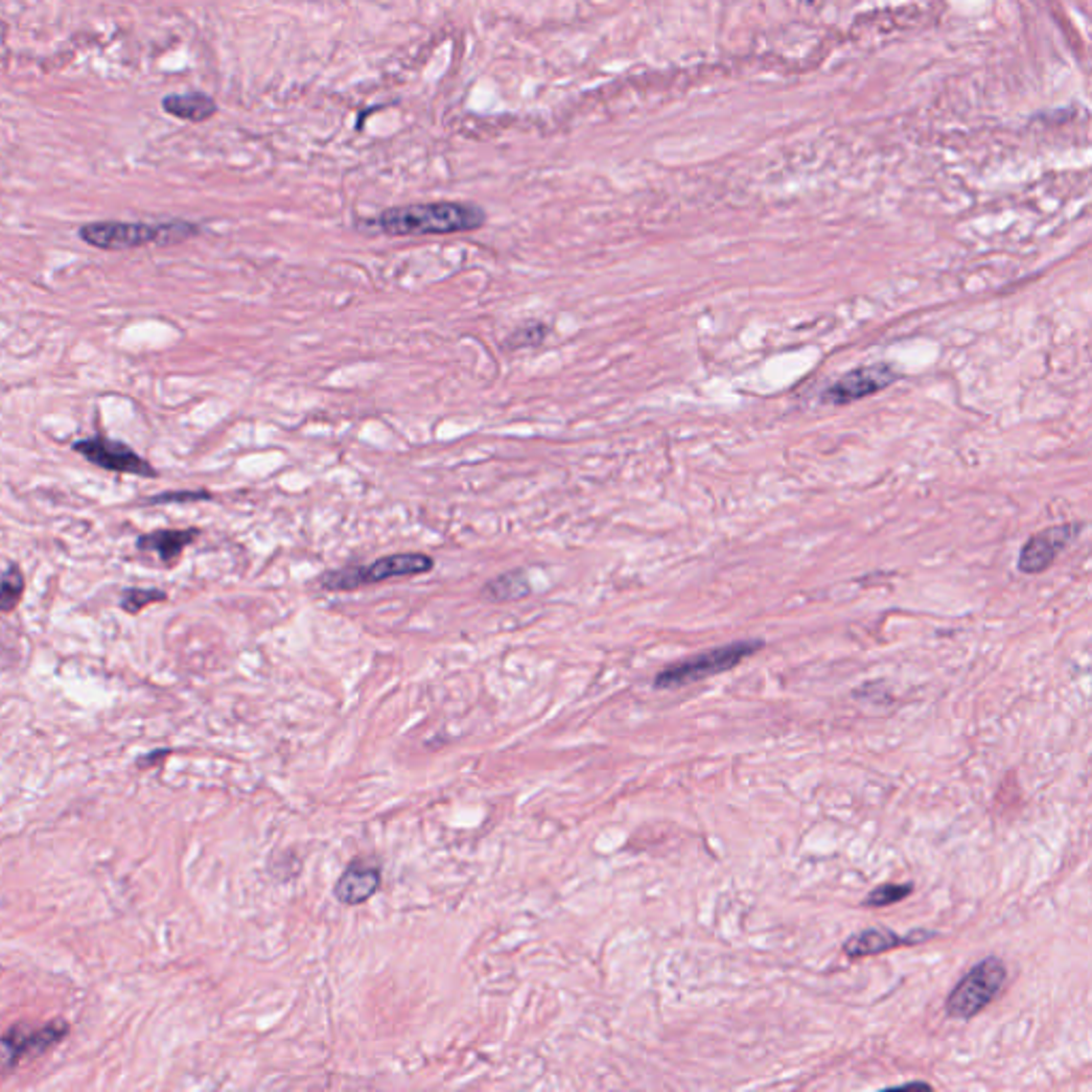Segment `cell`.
<instances>
[{
    "label": "cell",
    "mask_w": 1092,
    "mask_h": 1092,
    "mask_svg": "<svg viewBox=\"0 0 1092 1092\" xmlns=\"http://www.w3.org/2000/svg\"><path fill=\"white\" fill-rule=\"evenodd\" d=\"M759 649H764V640L752 639V640H738L724 644V647H715L705 653L691 655V658L672 663V666L663 668L658 677H655L653 687L655 689H681L691 683L705 681L715 674L728 672L743 663L747 658H752Z\"/></svg>",
    "instance_id": "cell-3"
},
{
    "label": "cell",
    "mask_w": 1092,
    "mask_h": 1092,
    "mask_svg": "<svg viewBox=\"0 0 1092 1092\" xmlns=\"http://www.w3.org/2000/svg\"><path fill=\"white\" fill-rule=\"evenodd\" d=\"M73 451L80 453L85 461H90L92 465H99V468L107 470V472L132 474V476H141V478L158 476L156 470L151 468V465L144 457H139V454L132 451L130 446H127L125 442H118V440H109V438H105V435H97V438L75 442Z\"/></svg>",
    "instance_id": "cell-7"
},
{
    "label": "cell",
    "mask_w": 1092,
    "mask_h": 1092,
    "mask_svg": "<svg viewBox=\"0 0 1092 1092\" xmlns=\"http://www.w3.org/2000/svg\"><path fill=\"white\" fill-rule=\"evenodd\" d=\"M487 222L482 207L459 201L414 203L384 210L369 224L388 237H423L478 231Z\"/></svg>",
    "instance_id": "cell-1"
},
{
    "label": "cell",
    "mask_w": 1092,
    "mask_h": 1092,
    "mask_svg": "<svg viewBox=\"0 0 1092 1092\" xmlns=\"http://www.w3.org/2000/svg\"><path fill=\"white\" fill-rule=\"evenodd\" d=\"M531 593V585H529V578L525 569H510V572H504L493 578L487 585L482 587V597H487L489 602H515V600H523Z\"/></svg>",
    "instance_id": "cell-14"
},
{
    "label": "cell",
    "mask_w": 1092,
    "mask_h": 1092,
    "mask_svg": "<svg viewBox=\"0 0 1092 1092\" xmlns=\"http://www.w3.org/2000/svg\"><path fill=\"white\" fill-rule=\"evenodd\" d=\"M163 109L169 113V116L179 120L205 122L218 111V105L210 94L186 92V94H169V97L163 99Z\"/></svg>",
    "instance_id": "cell-13"
},
{
    "label": "cell",
    "mask_w": 1092,
    "mask_h": 1092,
    "mask_svg": "<svg viewBox=\"0 0 1092 1092\" xmlns=\"http://www.w3.org/2000/svg\"><path fill=\"white\" fill-rule=\"evenodd\" d=\"M198 235V226L186 221H174L163 224L148 222H90L80 229V237L99 250H132L148 244L174 245Z\"/></svg>",
    "instance_id": "cell-2"
},
{
    "label": "cell",
    "mask_w": 1092,
    "mask_h": 1092,
    "mask_svg": "<svg viewBox=\"0 0 1092 1092\" xmlns=\"http://www.w3.org/2000/svg\"><path fill=\"white\" fill-rule=\"evenodd\" d=\"M197 536L198 529H156L139 536L137 548L141 553H154L165 566H174Z\"/></svg>",
    "instance_id": "cell-12"
},
{
    "label": "cell",
    "mask_w": 1092,
    "mask_h": 1092,
    "mask_svg": "<svg viewBox=\"0 0 1092 1092\" xmlns=\"http://www.w3.org/2000/svg\"><path fill=\"white\" fill-rule=\"evenodd\" d=\"M66 1033H69V1024L64 1020L47 1022L39 1029L15 1024L0 1037V1069H13L26 1058L39 1057L60 1043Z\"/></svg>",
    "instance_id": "cell-6"
},
{
    "label": "cell",
    "mask_w": 1092,
    "mask_h": 1092,
    "mask_svg": "<svg viewBox=\"0 0 1092 1092\" xmlns=\"http://www.w3.org/2000/svg\"><path fill=\"white\" fill-rule=\"evenodd\" d=\"M548 337V327L545 322L529 320L525 325L517 327L506 339L508 350H523V348H538Z\"/></svg>",
    "instance_id": "cell-17"
},
{
    "label": "cell",
    "mask_w": 1092,
    "mask_h": 1092,
    "mask_svg": "<svg viewBox=\"0 0 1092 1092\" xmlns=\"http://www.w3.org/2000/svg\"><path fill=\"white\" fill-rule=\"evenodd\" d=\"M935 935L937 933H930V930H914L911 935H898L895 930L888 928H867L860 930L856 935H851L848 941L843 943V952L853 958V961H858V958L879 956L903 945H916L928 941V939Z\"/></svg>",
    "instance_id": "cell-10"
},
{
    "label": "cell",
    "mask_w": 1092,
    "mask_h": 1092,
    "mask_svg": "<svg viewBox=\"0 0 1092 1092\" xmlns=\"http://www.w3.org/2000/svg\"><path fill=\"white\" fill-rule=\"evenodd\" d=\"M433 564V559L425 553H395L380 557L369 566L329 569L318 578V585L327 592H355L359 587L393 581V578L427 574L431 572Z\"/></svg>",
    "instance_id": "cell-4"
},
{
    "label": "cell",
    "mask_w": 1092,
    "mask_h": 1092,
    "mask_svg": "<svg viewBox=\"0 0 1092 1092\" xmlns=\"http://www.w3.org/2000/svg\"><path fill=\"white\" fill-rule=\"evenodd\" d=\"M1078 534V525L1065 523L1037 531L1029 538V543L1020 548L1018 569L1024 574H1041L1057 562V557L1065 550L1071 540Z\"/></svg>",
    "instance_id": "cell-9"
},
{
    "label": "cell",
    "mask_w": 1092,
    "mask_h": 1092,
    "mask_svg": "<svg viewBox=\"0 0 1092 1092\" xmlns=\"http://www.w3.org/2000/svg\"><path fill=\"white\" fill-rule=\"evenodd\" d=\"M896 378L898 374L895 372V367L888 363L864 365L839 378L837 383L824 393V402L837 406L858 402L864 400V397L883 391V388L890 386Z\"/></svg>",
    "instance_id": "cell-8"
},
{
    "label": "cell",
    "mask_w": 1092,
    "mask_h": 1092,
    "mask_svg": "<svg viewBox=\"0 0 1092 1092\" xmlns=\"http://www.w3.org/2000/svg\"><path fill=\"white\" fill-rule=\"evenodd\" d=\"M806 3H811V0H806Z\"/></svg>",
    "instance_id": "cell-20"
},
{
    "label": "cell",
    "mask_w": 1092,
    "mask_h": 1092,
    "mask_svg": "<svg viewBox=\"0 0 1092 1092\" xmlns=\"http://www.w3.org/2000/svg\"><path fill=\"white\" fill-rule=\"evenodd\" d=\"M167 600V593L163 589H139V587H130L125 589V593H122V600L120 606L122 611H127L130 615H137L146 609V606L154 604V602H163Z\"/></svg>",
    "instance_id": "cell-18"
},
{
    "label": "cell",
    "mask_w": 1092,
    "mask_h": 1092,
    "mask_svg": "<svg viewBox=\"0 0 1092 1092\" xmlns=\"http://www.w3.org/2000/svg\"><path fill=\"white\" fill-rule=\"evenodd\" d=\"M212 496L207 491H179V493H163L150 500V504H174V501H195V500H210Z\"/></svg>",
    "instance_id": "cell-19"
},
{
    "label": "cell",
    "mask_w": 1092,
    "mask_h": 1092,
    "mask_svg": "<svg viewBox=\"0 0 1092 1092\" xmlns=\"http://www.w3.org/2000/svg\"><path fill=\"white\" fill-rule=\"evenodd\" d=\"M26 589V578L22 568L12 564L0 574V613H12L22 602Z\"/></svg>",
    "instance_id": "cell-15"
},
{
    "label": "cell",
    "mask_w": 1092,
    "mask_h": 1092,
    "mask_svg": "<svg viewBox=\"0 0 1092 1092\" xmlns=\"http://www.w3.org/2000/svg\"><path fill=\"white\" fill-rule=\"evenodd\" d=\"M911 895H914V883H883V886L875 888L871 895H867V898L862 900V907H872V909L890 907L909 898Z\"/></svg>",
    "instance_id": "cell-16"
},
{
    "label": "cell",
    "mask_w": 1092,
    "mask_h": 1092,
    "mask_svg": "<svg viewBox=\"0 0 1092 1092\" xmlns=\"http://www.w3.org/2000/svg\"><path fill=\"white\" fill-rule=\"evenodd\" d=\"M380 881H383V872H380L378 867L363 860H355L341 872V877L334 888V896L341 905L359 907L376 895Z\"/></svg>",
    "instance_id": "cell-11"
},
{
    "label": "cell",
    "mask_w": 1092,
    "mask_h": 1092,
    "mask_svg": "<svg viewBox=\"0 0 1092 1092\" xmlns=\"http://www.w3.org/2000/svg\"><path fill=\"white\" fill-rule=\"evenodd\" d=\"M1005 982H1008V966L996 956H987L954 986L945 1001V1011L949 1018L971 1020L982 1013L990 1003L1001 994Z\"/></svg>",
    "instance_id": "cell-5"
}]
</instances>
